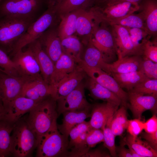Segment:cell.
<instances>
[{"mask_svg":"<svg viewBox=\"0 0 157 157\" xmlns=\"http://www.w3.org/2000/svg\"><path fill=\"white\" fill-rule=\"evenodd\" d=\"M58 117L56 101L51 96L38 102L29 112L26 117V121L36 135L38 144L41 137L57 121Z\"/></svg>","mask_w":157,"mask_h":157,"instance_id":"cell-1","label":"cell"},{"mask_svg":"<svg viewBox=\"0 0 157 157\" xmlns=\"http://www.w3.org/2000/svg\"><path fill=\"white\" fill-rule=\"evenodd\" d=\"M48 7L47 0H1L0 18H21L36 20Z\"/></svg>","mask_w":157,"mask_h":157,"instance_id":"cell-2","label":"cell"},{"mask_svg":"<svg viewBox=\"0 0 157 157\" xmlns=\"http://www.w3.org/2000/svg\"><path fill=\"white\" fill-rule=\"evenodd\" d=\"M35 133L29 127L26 117H22L14 124L11 135L10 152L17 157L29 156L37 147Z\"/></svg>","mask_w":157,"mask_h":157,"instance_id":"cell-3","label":"cell"},{"mask_svg":"<svg viewBox=\"0 0 157 157\" xmlns=\"http://www.w3.org/2000/svg\"><path fill=\"white\" fill-rule=\"evenodd\" d=\"M35 21L26 18H0V49L10 54L18 40Z\"/></svg>","mask_w":157,"mask_h":157,"instance_id":"cell-4","label":"cell"},{"mask_svg":"<svg viewBox=\"0 0 157 157\" xmlns=\"http://www.w3.org/2000/svg\"><path fill=\"white\" fill-rule=\"evenodd\" d=\"M69 141L58 130L56 122L39 140L36 157H67Z\"/></svg>","mask_w":157,"mask_h":157,"instance_id":"cell-5","label":"cell"},{"mask_svg":"<svg viewBox=\"0 0 157 157\" xmlns=\"http://www.w3.org/2000/svg\"><path fill=\"white\" fill-rule=\"evenodd\" d=\"M58 17L55 6H49L43 14L30 26L19 38L9 55L12 56L38 39L49 28L56 25Z\"/></svg>","mask_w":157,"mask_h":157,"instance_id":"cell-6","label":"cell"},{"mask_svg":"<svg viewBox=\"0 0 157 157\" xmlns=\"http://www.w3.org/2000/svg\"><path fill=\"white\" fill-rule=\"evenodd\" d=\"M89 40L102 54L106 62L110 63L116 60L115 42L111 31L106 27L99 26L95 23Z\"/></svg>","mask_w":157,"mask_h":157,"instance_id":"cell-7","label":"cell"},{"mask_svg":"<svg viewBox=\"0 0 157 157\" xmlns=\"http://www.w3.org/2000/svg\"><path fill=\"white\" fill-rule=\"evenodd\" d=\"M78 64L88 76L117 96L121 101L120 106H123L127 108L128 93L123 90L112 76L100 68L88 67L82 60Z\"/></svg>","mask_w":157,"mask_h":157,"instance_id":"cell-8","label":"cell"},{"mask_svg":"<svg viewBox=\"0 0 157 157\" xmlns=\"http://www.w3.org/2000/svg\"><path fill=\"white\" fill-rule=\"evenodd\" d=\"M85 87L82 81L66 96L56 100L58 116L66 111L91 110L92 106L87 101L85 95Z\"/></svg>","mask_w":157,"mask_h":157,"instance_id":"cell-9","label":"cell"},{"mask_svg":"<svg viewBox=\"0 0 157 157\" xmlns=\"http://www.w3.org/2000/svg\"><path fill=\"white\" fill-rule=\"evenodd\" d=\"M30 79L10 76L0 71V96L4 110L12 101L21 96L25 83Z\"/></svg>","mask_w":157,"mask_h":157,"instance_id":"cell-10","label":"cell"},{"mask_svg":"<svg viewBox=\"0 0 157 157\" xmlns=\"http://www.w3.org/2000/svg\"><path fill=\"white\" fill-rule=\"evenodd\" d=\"M96 19H116L133 13L139 10L138 3L123 2L102 3L93 7Z\"/></svg>","mask_w":157,"mask_h":157,"instance_id":"cell-11","label":"cell"},{"mask_svg":"<svg viewBox=\"0 0 157 157\" xmlns=\"http://www.w3.org/2000/svg\"><path fill=\"white\" fill-rule=\"evenodd\" d=\"M12 56V60L23 77L35 78L42 76L37 59L29 47L25 51L22 49L17 52Z\"/></svg>","mask_w":157,"mask_h":157,"instance_id":"cell-12","label":"cell"},{"mask_svg":"<svg viewBox=\"0 0 157 157\" xmlns=\"http://www.w3.org/2000/svg\"><path fill=\"white\" fill-rule=\"evenodd\" d=\"M127 108L131 111L134 118L140 119L142 113L150 110L153 115L157 112V96L146 95L128 91Z\"/></svg>","mask_w":157,"mask_h":157,"instance_id":"cell-13","label":"cell"},{"mask_svg":"<svg viewBox=\"0 0 157 157\" xmlns=\"http://www.w3.org/2000/svg\"><path fill=\"white\" fill-rule=\"evenodd\" d=\"M111 26L118 59L126 56L139 55L131 40L127 29L119 25Z\"/></svg>","mask_w":157,"mask_h":157,"instance_id":"cell-14","label":"cell"},{"mask_svg":"<svg viewBox=\"0 0 157 157\" xmlns=\"http://www.w3.org/2000/svg\"><path fill=\"white\" fill-rule=\"evenodd\" d=\"M56 27L55 25L49 28L38 38L42 48L54 64L63 53Z\"/></svg>","mask_w":157,"mask_h":157,"instance_id":"cell-15","label":"cell"},{"mask_svg":"<svg viewBox=\"0 0 157 157\" xmlns=\"http://www.w3.org/2000/svg\"><path fill=\"white\" fill-rule=\"evenodd\" d=\"M53 94L51 85L41 76L27 80L24 85L21 96L39 101L49 96L52 97Z\"/></svg>","mask_w":157,"mask_h":157,"instance_id":"cell-16","label":"cell"},{"mask_svg":"<svg viewBox=\"0 0 157 157\" xmlns=\"http://www.w3.org/2000/svg\"><path fill=\"white\" fill-rule=\"evenodd\" d=\"M38 102L24 97L19 96L12 101L5 109L3 118L14 123L24 114L29 112Z\"/></svg>","mask_w":157,"mask_h":157,"instance_id":"cell-17","label":"cell"},{"mask_svg":"<svg viewBox=\"0 0 157 157\" xmlns=\"http://www.w3.org/2000/svg\"><path fill=\"white\" fill-rule=\"evenodd\" d=\"M142 60V57L140 55L126 56L112 63L105 62L101 69L109 74L138 71L140 69Z\"/></svg>","mask_w":157,"mask_h":157,"instance_id":"cell-18","label":"cell"},{"mask_svg":"<svg viewBox=\"0 0 157 157\" xmlns=\"http://www.w3.org/2000/svg\"><path fill=\"white\" fill-rule=\"evenodd\" d=\"M87 76L78 64L75 69L58 83L53 98L56 100L66 96L74 90Z\"/></svg>","mask_w":157,"mask_h":157,"instance_id":"cell-19","label":"cell"},{"mask_svg":"<svg viewBox=\"0 0 157 157\" xmlns=\"http://www.w3.org/2000/svg\"><path fill=\"white\" fill-rule=\"evenodd\" d=\"M119 106L106 102L92 106L91 118L88 121L91 129L102 130L108 120L118 108Z\"/></svg>","mask_w":157,"mask_h":157,"instance_id":"cell-20","label":"cell"},{"mask_svg":"<svg viewBox=\"0 0 157 157\" xmlns=\"http://www.w3.org/2000/svg\"><path fill=\"white\" fill-rule=\"evenodd\" d=\"M78 63L67 55L63 53L54 64L49 84L53 91V97L57 86L60 81L76 67Z\"/></svg>","mask_w":157,"mask_h":157,"instance_id":"cell-21","label":"cell"},{"mask_svg":"<svg viewBox=\"0 0 157 157\" xmlns=\"http://www.w3.org/2000/svg\"><path fill=\"white\" fill-rule=\"evenodd\" d=\"M27 46L32 50L37 59L42 78L47 83L49 84L50 78L54 69V63L42 48L38 39Z\"/></svg>","mask_w":157,"mask_h":157,"instance_id":"cell-22","label":"cell"},{"mask_svg":"<svg viewBox=\"0 0 157 157\" xmlns=\"http://www.w3.org/2000/svg\"><path fill=\"white\" fill-rule=\"evenodd\" d=\"M91 110H86L78 111H66L62 114L63 117L62 123L57 125L61 133L68 138L71 130L76 125L90 117Z\"/></svg>","mask_w":157,"mask_h":157,"instance_id":"cell-23","label":"cell"},{"mask_svg":"<svg viewBox=\"0 0 157 157\" xmlns=\"http://www.w3.org/2000/svg\"><path fill=\"white\" fill-rule=\"evenodd\" d=\"M140 8V13L144 19L146 29L151 35L156 34L157 31V0H144Z\"/></svg>","mask_w":157,"mask_h":157,"instance_id":"cell-24","label":"cell"},{"mask_svg":"<svg viewBox=\"0 0 157 157\" xmlns=\"http://www.w3.org/2000/svg\"><path fill=\"white\" fill-rule=\"evenodd\" d=\"M86 85L94 99L110 102L119 106L121 105V101L117 96L89 76Z\"/></svg>","mask_w":157,"mask_h":157,"instance_id":"cell-25","label":"cell"},{"mask_svg":"<svg viewBox=\"0 0 157 157\" xmlns=\"http://www.w3.org/2000/svg\"><path fill=\"white\" fill-rule=\"evenodd\" d=\"M82 9L78 16L76 24V32L81 36L92 35L95 23V16L93 7L87 10Z\"/></svg>","mask_w":157,"mask_h":157,"instance_id":"cell-26","label":"cell"},{"mask_svg":"<svg viewBox=\"0 0 157 157\" xmlns=\"http://www.w3.org/2000/svg\"><path fill=\"white\" fill-rule=\"evenodd\" d=\"M83 8L76 9L59 17L60 20L57 31L60 40L72 35L76 32L77 19Z\"/></svg>","mask_w":157,"mask_h":157,"instance_id":"cell-27","label":"cell"},{"mask_svg":"<svg viewBox=\"0 0 157 157\" xmlns=\"http://www.w3.org/2000/svg\"><path fill=\"white\" fill-rule=\"evenodd\" d=\"M120 143L131 147L142 157H157V151L140 137L133 136L128 133L122 139Z\"/></svg>","mask_w":157,"mask_h":157,"instance_id":"cell-28","label":"cell"},{"mask_svg":"<svg viewBox=\"0 0 157 157\" xmlns=\"http://www.w3.org/2000/svg\"><path fill=\"white\" fill-rule=\"evenodd\" d=\"M112 76L119 86L128 91L144 81L149 78L141 70L125 73H112L109 74Z\"/></svg>","mask_w":157,"mask_h":157,"instance_id":"cell-29","label":"cell"},{"mask_svg":"<svg viewBox=\"0 0 157 157\" xmlns=\"http://www.w3.org/2000/svg\"><path fill=\"white\" fill-rule=\"evenodd\" d=\"M96 20L98 23H104L110 26L116 25L126 28H139L147 31L144 19L140 13L138 14L133 13L119 18H100Z\"/></svg>","mask_w":157,"mask_h":157,"instance_id":"cell-30","label":"cell"},{"mask_svg":"<svg viewBox=\"0 0 157 157\" xmlns=\"http://www.w3.org/2000/svg\"><path fill=\"white\" fill-rule=\"evenodd\" d=\"M14 123L10 122L3 118L0 119V157L11 156L10 138Z\"/></svg>","mask_w":157,"mask_h":157,"instance_id":"cell-31","label":"cell"},{"mask_svg":"<svg viewBox=\"0 0 157 157\" xmlns=\"http://www.w3.org/2000/svg\"><path fill=\"white\" fill-rule=\"evenodd\" d=\"M60 41L63 53L69 56L77 63L81 60L82 45L77 37L72 35Z\"/></svg>","mask_w":157,"mask_h":157,"instance_id":"cell-32","label":"cell"},{"mask_svg":"<svg viewBox=\"0 0 157 157\" xmlns=\"http://www.w3.org/2000/svg\"><path fill=\"white\" fill-rule=\"evenodd\" d=\"M126 109L121 106L109 118L111 129L115 136H121L126 129L129 120Z\"/></svg>","mask_w":157,"mask_h":157,"instance_id":"cell-33","label":"cell"},{"mask_svg":"<svg viewBox=\"0 0 157 157\" xmlns=\"http://www.w3.org/2000/svg\"><path fill=\"white\" fill-rule=\"evenodd\" d=\"M82 61L88 67L101 69L106 62L102 54L90 40Z\"/></svg>","mask_w":157,"mask_h":157,"instance_id":"cell-34","label":"cell"},{"mask_svg":"<svg viewBox=\"0 0 157 157\" xmlns=\"http://www.w3.org/2000/svg\"><path fill=\"white\" fill-rule=\"evenodd\" d=\"M92 4V0H59L55 5L59 17L76 9L87 8Z\"/></svg>","mask_w":157,"mask_h":157,"instance_id":"cell-35","label":"cell"},{"mask_svg":"<svg viewBox=\"0 0 157 157\" xmlns=\"http://www.w3.org/2000/svg\"><path fill=\"white\" fill-rule=\"evenodd\" d=\"M126 28L128 31L130 39L135 49L139 55L141 56L143 46L146 42L149 39L151 35L142 28Z\"/></svg>","mask_w":157,"mask_h":157,"instance_id":"cell-36","label":"cell"},{"mask_svg":"<svg viewBox=\"0 0 157 157\" xmlns=\"http://www.w3.org/2000/svg\"><path fill=\"white\" fill-rule=\"evenodd\" d=\"M0 71L10 76L23 77L12 59L7 53L0 49Z\"/></svg>","mask_w":157,"mask_h":157,"instance_id":"cell-37","label":"cell"},{"mask_svg":"<svg viewBox=\"0 0 157 157\" xmlns=\"http://www.w3.org/2000/svg\"><path fill=\"white\" fill-rule=\"evenodd\" d=\"M129 91L143 95L157 96V79L148 78Z\"/></svg>","mask_w":157,"mask_h":157,"instance_id":"cell-38","label":"cell"},{"mask_svg":"<svg viewBox=\"0 0 157 157\" xmlns=\"http://www.w3.org/2000/svg\"><path fill=\"white\" fill-rule=\"evenodd\" d=\"M109 119L102 129L104 135L103 145L108 150L111 156L117 157L116 151V146L115 143L116 136L111 129Z\"/></svg>","mask_w":157,"mask_h":157,"instance_id":"cell-39","label":"cell"},{"mask_svg":"<svg viewBox=\"0 0 157 157\" xmlns=\"http://www.w3.org/2000/svg\"><path fill=\"white\" fill-rule=\"evenodd\" d=\"M141 56L143 58L150 60L157 63V43L155 40H147L142 47Z\"/></svg>","mask_w":157,"mask_h":157,"instance_id":"cell-40","label":"cell"},{"mask_svg":"<svg viewBox=\"0 0 157 157\" xmlns=\"http://www.w3.org/2000/svg\"><path fill=\"white\" fill-rule=\"evenodd\" d=\"M104 141V135L101 129H91L87 132L86 143L88 147L90 149L95 147L97 144Z\"/></svg>","mask_w":157,"mask_h":157,"instance_id":"cell-41","label":"cell"},{"mask_svg":"<svg viewBox=\"0 0 157 157\" xmlns=\"http://www.w3.org/2000/svg\"><path fill=\"white\" fill-rule=\"evenodd\" d=\"M140 70L149 78L157 79V63L143 58Z\"/></svg>","mask_w":157,"mask_h":157,"instance_id":"cell-42","label":"cell"},{"mask_svg":"<svg viewBox=\"0 0 157 157\" xmlns=\"http://www.w3.org/2000/svg\"><path fill=\"white\" fill-rule=\"evenodd\" d=\"M144 123L138 119L129 120L126 129L127 132L133 136H138L144 130Z\"/></svg>","mask_w":157,"mask_h":157,"instance_id":"cell-43","label":"cell"},{"mask_svg":"<svg viewBox=\"0 0 157 157\" xmlns=\"http://www.w3.org/2000/svg\"><path fill=\"white\" fill-rule=\"evenodd\" d=\"M140 137L145 140L154 150L157 151V131L153 133L142 132Z\"/></svg>","mask_w":157,"mask_h":157,"instance_id":"cell-44","label":"cell"},{"mask_svg":"<svg viewBox=\"0 0 157 157\" xmlns=\"http://www.w3.org/2000/svg\"><path fill=\"white\" fill-rule=\"evenodd\" d=\"M144 130L148 133H153L157 131V117L156 115L144 123Z\"/></svg>","mask_w":157,"mask_h":157,"instance_id":"cell-45","label":"cell"},{"mask_svg":"<svg viewBox=\"0 0 157 157\" xmlns=\"http://www.w3.org/2000/svg\"><path fill=\"white\" fill-rule=\"evenodd\" d=\"M83 157H110V154L100 149L90 150V149Z\"/></svg>","mask_w":157,"mask_h":157,"instance_id":"cell-46","label":"cell"},{"mask_svg":"<svg viewBox=\"0 0 157 157\" xmlns=\"http://www.w3.org/2000/svg\"><path fill=\"white\" fill-rule=\"evenodd\" d=\"M124 146L120 143L119 146L116 147V151L117 157H132L129 149L126 148Z\"/></svg>","mask_w":157,"mask_h":157,"instance_id":"cell-47","label":"cell"},{"mask_svg":"<svg viewBox=\"0 0 157 157\" xmlns=\"http://www.w3.org/2000/svg\"><path fill=\"white\" fill-rule=\"evenodd\" d=\"M141 0H106L104 2L101 3H115L128 2H131L137 3Z\"/></svg>","mask_w":157,"mask_h":157,"instance_id":"cell-48","label":"cell"},{"mask_svg":"<svg viewBox=\"0 0 157 157\" xmlns=\"http://www.w3.org/2000/svg\"><path fill=\"white\" fill-rule=\"evenodd\" d=\"M132 157H142L140 155L137 154L134 150L129 147H128Z\"/></svg>","mask_w":157,"mask_h":157,"instance_id":"cell-49","label":"cell"},{"mask_svg":"<svg viewBox=\"0 0 157 157\" xmlns=\"http://www.w3.org/2000/svg\"><path fill=\"white\" fill-rule=\"evenodd\" d=\"M48 6H54L56 4L59 0H47Z\"/></svg>","mask_w":157,"mask_h":157,"instance_id":"cell-50","label":"cell"},{"mask_svg":"<svg viewBox=\"0 0 157 157\" xmlns=\"http://www.w3.org/2000/svg\"><path fill=\"white\" fill-rule=\"evenodd\" d=\"M0 111L4 113L5 110L3 106V101L1 98L0 96Z\"/></svg>","mask_w":157,"mask_h":157,"instance_id":"cell-51","label":"cell"},{"mask_svg":"<svg viewBox=\"0 0 157 157\" xmlns=\"http://www.w3.org/2000/svg\"><path fill=\"white\" fill-rule=\"evenodd\" d=\"M106 0H92V3H94L96 5L101 4Z\"/></svg>","mask_w":157,"mask_h":157,"instance_id":"cell-52","label":"cell"},{"mask_svg":"<svg viewBox=\"0 0 157 157\" xmlns=\"http://www.w3.org/2000/svg\"><path fill=\"white\" fill-rule=\"evenodd\" d=\"M4 113L0 111V119L3 117Z\"/></svg>","mask_w":157,"mask_h":157,"instance_id":"cell-53","label":"cell"},{"mask_svg":"<svg viewBox=\"0 0 157 157\" xmlns=\"http://www.w3.org/2000/svg\"><path fill=\"white\" fill-rule=\"evenodd\" d=\"M1 1V0H0V1Z\"/></svg>","mask_w":157,"mask_h":157,"instance_id":"cell-54","label":"cell"}]
</instances>
